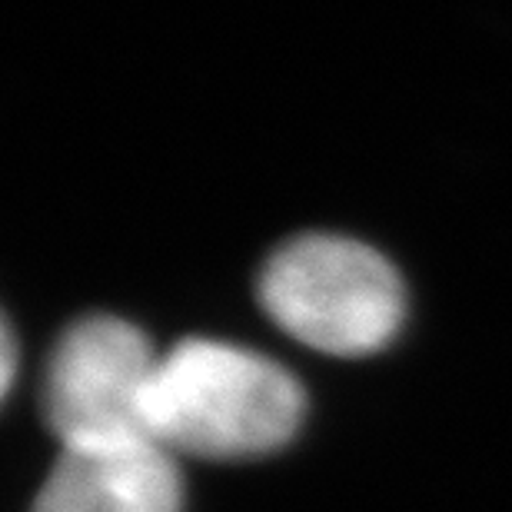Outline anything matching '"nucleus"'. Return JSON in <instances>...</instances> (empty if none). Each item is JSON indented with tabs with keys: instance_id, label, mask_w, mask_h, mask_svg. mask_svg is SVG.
<instances>
[{
	"instance_id": "nucleus-1",
	"label": "nucleus",
	"mask_w": 512,
	"mask_h": 512,
	"mask_svg": "<svg viewBox=\"0 0 512 512\" xmlns=\"http://www.w3.org/2000/svg\"><path fill=\"white\" fill-rule=\"evenodd\" d=\"M306 416L303 386L266 356L220 340H183L160 356L150 436L167 453L250 459L283 449Z\"/></svg>"
},
{
	"instance_id": "nucleus-2",
	"label": "nucleus",
	"mask_w": 512,
	"mask_h": 512,
	"mask_svg": "<svg viewBox=\"0 0 512 512\" xmlns=\"http://www.w3.org/2000/svg\"><path fill=\"white\" fill-rule=\"evenodd\" d=\"M260 303L283 333L333 356L383 350L406 310L393 263L333 233L283 243L260 273Z\"/></svg>"
},
{
	"instance_id": "nucleus-3",
	"label": "nucleus",
	"mask_w": 512,
	"mask_h": 512,
	"mask_svg": "<svg viewBox=\"0 0 512 512\" xmlns=\"http://www.w3.org/2000/svg\"><path fill=\"white\" fill-rule=\"evenodd\" d=\"M160 353L117 316L67 326L44 373V416L60 446H114L150 436V389Z\"/></svg>"
},
{
	"instance_id": "nucleus-4",
	"label": "nucleus",
	"mask_w": 512,
	"mask_h": 512,
	"mask_svg": "<svg viewBox=\"0 0 512 512\" xmlns=\"http://www.w3.org/2000/svg\"><path fill=\"white\" fill-rule=\"evenodd\" d=\"M34 512H183L180 469L153 439L64 449Z\"/></svg>"
},
{
	"instance_id": "nucleus-5",
	"label": "nucleus",
	"mask_w": 512,
	"mask_h": 512,
	"mask_svg": "<svg viewBox=\"0 0 512 512\" xmlns=\"http://www.w3.org/2000/svg\"><path fill=\"white\" fill-rule=\"evenodd\" d=\"M4 389H10V383H14V360H17V343H14V333H10L7 326V340H4Z\"/></svg>"
}]
</instances>
